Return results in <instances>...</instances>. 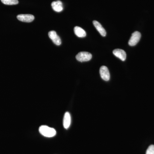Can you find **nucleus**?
Here are the masks:
<instances>
[{"mask_svg":"<svg viewBox=\"0 0 154 154\" xmlns=\"http://www.w3.org/2000/svg\"><path fill=\"white\" fill-rule=\"evenodd\" d=\"M92 55L91 54L86 51L80 52L76 56V58L79 61L87 62L91 60L92 59Z\"/></svg>","mask_w":154,"mask_h":154,"instance_id":"obj_2","label":"nucleus"},{"mask_svg":"<svg viewBox=\"0 0 154 154\" xmlns=\"http://www.w3.org/2000/svg\"><path fill=\"white\" fill-rule=\"evenodd\" d=\"M71 122V118L70 113L67 112L65 113L63 119V125L64 128L68 129L70 125Z\"/></svg>","mask_w":154,"mask_h":154,"instance_id":"obj_9","label":"nucleus"},{"mask_svg":"<svg viewBox=\"0 0 154 154\" xmlns=\"http://www.w3.org/2000/svg\"><path fill=\"white\" fill-rule=\"evenodd\" d=\"M74 32L75 34L77 36L80 38L85 37L86 36V33L85 31L81 28V27L76 26L74 28Z\"/></svg>","mask_w":154,"mask_h":154,"instance_id":"obj_11","label":"nucleus"},{"mask_svg":"<svg viewBox=\"0 0 154 154\" xmlns=\"http://www.w3.org/2000/svg\"><path fill=\"white\" fill-rule=\"evenodd\" d=\"M17 19L21 22H33L34 19V17L30 14H20L17 16Z\"/></svg>","mask_w":154,"mask_h":154,"instance_id":"obj_5","label":"nucleus"},{"mask_svg":"<svg viewBox=\"0 0 154 154\" xmlns=\"http://www.w3.org/2000/svg\"><path fill=\"white\" fill-rule=\"evenodd\" d=\"M100 74L101 78L104 81H108L110 80V72L107 67L105 66L101 67L100 69Z\"/></svg>","mask_w":154,"mask_h":154,"instance_id":"obj_4","label":"nucleus"},{"mask_svg":"<svg viewBox=\"0 0 154 154\" xmlns=\"http://www.w3.org/2000/svg\"><path fill=\"white\" fill-rule=\"evenodd\" d=\"M146 154H154V145H152L149 147L146 152Z\"/></svg>","mask_w":154,"mask_h":154,"instance_id":"obj_13","label":"nucleus"},{"mask_svg":"<svg viewBox=\"0 0 154 154\" xmlns=\"http://www.w3.org/2000/svg\"><path fill=\"white\" fill-rule=\"evenodd\" d=\"M48 36L49 38L52 40L53 42L57 45H60L61 44V40L56 32L54 30L50 31L48 33Z\"/></svg>","mask_w":154,"mask_h":154,"instance_id":"obj_6","label":"nucleus"},{"mask_svg":"<svg viewBox=\"0 0 154 154\" xmlns=\"http://www.w3.org/2000/svg\"><path fill=\"white\" fill-rule=\"evenodd\" d=\"M113 54L116 57L120 59L121 60L124 61L126 60V54L124 50L120 49L114 50L113 51Z\"/></svg>","mask_w":154,"mask_h":154,"instance_id":"obj_7","label":"nucleus"},{"mask_svg":"<svg viewBox=\"0 0 154 154\" xmlns=\"http://www.w3.org/2000/svg\"><path fill=\"white\" fill-rule=\"evenodd\" d=\"M51 5L54 11H55V12L60 13L63 10V8L62 2L60 1L53 2L51 3Z\"/></svg>","mask_w":154,"mask_h":154,"instance_id":"obj_8","label":"nucleus"},{"mask_svg":"<svg viewBox=\"0 0 154 154\" xmlns=\"http://www.w3.org/2000/svg\"><path fill=\"white\" fill-rule=\"evenodd\" d=\"M141 33L138 31H135L131 35L128 41V44L131 46H134L136 45L140 41L141 38Z\"/></svg>","mask_w":154,"mask_h":154,"instance_id":"obj_3","label":"nucleus"},{"mask_svg":"<svg viewBox=\"0 0 154 154\" xmlns=\"http://www.w3.org/2000/svg\"><path fill=\"white\" fill-rule=\"evenodd\" d=\"M93 24H94L95 28L99 31V33L102 36H106V31L99 22L96 21H93Z\"/></svg>","mask_w":154,"mask_h":154,"instance_id":"obj_10","label":"nucleus"},{"mask_svg":"<svg viewBox=\"0 0 154 154\" xmlns=\"http://www.w3.org/2000/svg\"><path fill=\"white\" fill-rule=\"evenodd\" d=\"M39 131L42 135L48 137H51L56 134V131L54 128L46 125H42L39 128Z\"/></svg>","mask_w":154,"mask_h":154,"instance_id":"obj_1","label":"nucleus"},{"mask_svg":"<svg viewBox=\"0 0 154 154\" xmlns=\"http://www.w3.org/2000/svg\"><path fill=\"white\" fill-rule=\"evenodd\" d=\"M1 2L5 5H16L19 3L18 0H1Z\"/></svg>","mask_w":154,"mask_h":154,"instance_id":"obj_12","label":"nucleus"}]
</instances>
